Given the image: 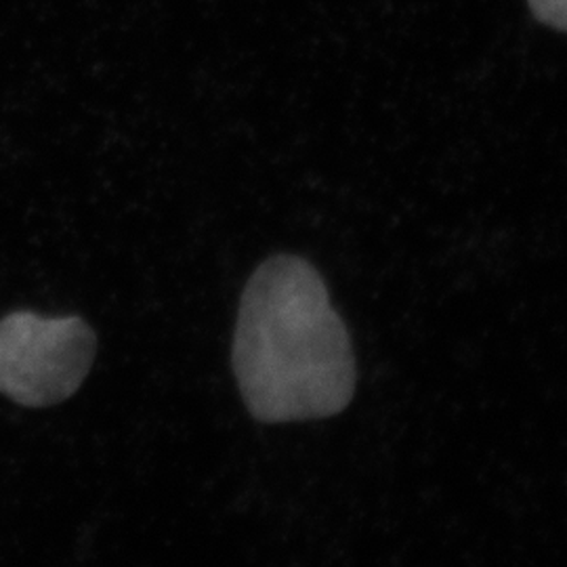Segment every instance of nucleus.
Returning <instances> with one entry per match:
<instances>
[{
	"mask_svg": "<svg viewBox=\"0 0 567 567\" xmlns=\"http://www.w3.org/2000/svg\"><path fill=\"white\" fill-rule=\"evenodd\" d=\"M234 374L248 412L267 425L330 419L355 393V355L322 276L276 255L244 286Z\"/></svg>",
	"mask_w": 567,
	"mask_h": 567,
	"instance_id": "obj_1",
	"label": "nucleus"
},
{
	"mask_svg": "<svg viewBox=\"0 0 567 567\" xmlns=\"http://www.w3.org/2000/svg\"><path fill=\"white\" fill-rule=\"evenodd\" d=\"M97 339L79 316L16 311L0 320V393L25 408L61 404L81 389Z\"/></svg>",
	"mask_w": 567,
	"mask_h": 567,
	"instance_id": "obj_2",
	"label": "nucleus"
},
{
	"mask_svg": "<svg viewBox=\"0 0 567 567\" xmlns=\"http://www.w3.org/2000/svg\"><path fill=\"white\" fill-rule=\"evenodd\" d=\"M534 18L555 30L567 32V0H527Z\"/></svg>",
	"mask_w": 567,
	"mask_h": 567,
	"instance_id": "obj_3",
	"label": "nucleus"
}]
</instances>
